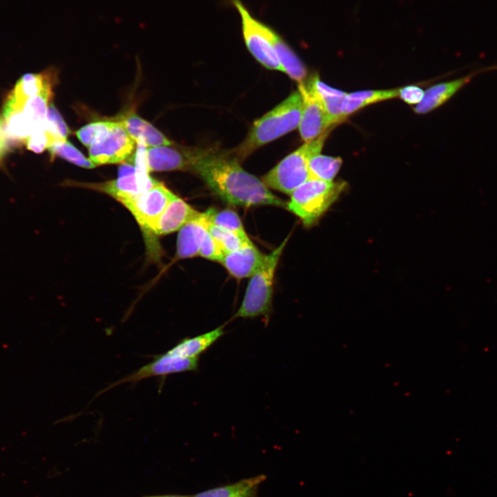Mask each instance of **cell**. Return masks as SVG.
Returning <instances> with one entry per match:
<instances>
[{
    "label": "cell",
    "instance_id": "obj_24",
    "mask_svg": "<svg viewBox=\"0 0 497 497\" xmlns=\"http://www.w3.org/2000/svg\"><path fill=\"white\" fill-rule=\"evenodd\" d=\"M399 88L369 90L347 93L342 104L343 120L357 110L372 104L398 97Z\"/></svg>",
    "mask_w": 497,
    "mask_h": 497
},
{
    "label": "cell",
    "instance_id": "obj_21",
    "mask_svg": "<svg viewBox=\"0 0 497 497\" xmlns=\"http://www.w3.org/2000/svg\"><path fill=\"white\" fill-rule=\"evenodd\" d=\"M199 216L186 223L179 230L176 253L179 259L199 255L201 244L206 231L199 221Z\"/></svg>",
    "mask_w": 497,
    "mask_h": 497
},
{
    "label": "cell",
    "instance_id": "obj_1",
    "mask_svg": "<svg viewBox=\"0 0 497 497\" xmlns=\"http://www.w3.org/2000/svg\"><path fill=\"white\" fill-rule=\"evenodd\" d=\"M190 170L197 173L220 198L233 205L251 206L284 202L238 161L213 150H193Z\"/></svg>",
    "mask_w": 497,
    "mask_h": 497
},
{
    "label": "cell",
    "instance_id": "obj_2",
    "mask_svg": "<svg viewBox=\"0 0 497 497\" xmlns=\"http://www.w3.org/2000/svg\"><path fill=\"white\" fill-rule=\"evenodd\" d=\"M303 100L298 90L253 124L246 139L237 150L243 159L259 147L299 126Z\"/></svg>",
    "mask_w": 497,
    "mask_h": 497
},
{
    "label": "cell",
    "instance_id": "obj_17",
    "mask_svg": "<svg viewBox=\"0 0 497 497\" xmlns=\"http://www.w3.org/2000/svg\"><path fill=\"white\" fill-rule=\"evenodd\" d=\"M44 79L45 72L28 73L21 77L6 101L2 118L21 112L26 102L40 92Z\"/></svg>",
    "mask_w": 497,
    "mask_h": 497
},
{
    "label": "cell",
    "instance_id": "obj_11",
    "mask_svg": "<svg viewBox=\"0 0 497 497\" xmlns=\"http://www.w3.org/2000/svg\"><path fill=\"white\" fill-rule=\"evenodd\" d=\"M159 182L149 173L137 170L134 173L103 183L82 184L81 186L109 195L120 203L130 200L153 188Z\"/></svg>",
    "mask_w": 497,
    "mask_h": 497
},
{
    "label": "cell",
    "instance_id": "obj_13",
    "mask_svg": "<svg viewBox=\"0 0 497 497\" xmlns=\"http://www.w3.org/2000/svg\"><path fill=\"white\" fill-rule=\"evenodd\" d=\"M199 214V212L175 195L166 209L146 232L157 235L169 234L179 231Z\"/></svg>",
    "mask_w": 497,
    "mask_h": 497
},
{
    "label": "cell",
    "instance_id": "obj_35",
    "mask_svg": "<svg viewBox=\"0 0 497 497\" xmlns=\"http://www.w3.org/2000/svg\"><path fill=\"white\" fill-rule=\"evenodd\" d=\"M144 497H190V496L168 494V495L148 496H144Z\"/></svg>",
    "mask_w": 497,
    "mask_h": 497
},
{
    "label": "cell",
    "instance_id": "obj_3",
    "mask_svg": "<svg viewBox=\"0 0 497 497\" xmlns=\"http://www.w3.org/2000/svg\"><path fill=\"white\" fill-rule=\"evenodd\" d=\"M331 130L327 129L313 141L304 143L290 153L262 179L269 188L291 195L298 187L310 179L308 164L310 157L320 153Z\"/></svg>",
    "mask_w": 497,
    "mask_h": 497
},
{
    "label": "cell",
    "instance_id": "obj_29",
    "mask_svg": "<svg viewBox=\"0 0 497 497\" xmlns=\"http://www.w3.org/2000/svg\"><path fill=\"white\" fill-rule=\"evenodd\" d=\"M43 126L51 137L54 144L66 141L68 135L70 133L68 126L52 102L48 106L46 120Z\"/></svg>",
    "mask_w": 497,
    "mask_h": 497
},
{
    "label": "cell",
    "instance_id": "obj_33",
    "mask_svg": "<svg viewBox=\"0 0 497 497\" xmlns=\"http://www.w3.org/2000/svg\"><path fill=\"white\" fill-rule=\"evenodd\" d=\"M424 92L419 86L409 85L399 88L398 97L409 105H417L421 101Z\"/></svg>",
    "mask_w": 497,
    "mask_h": 497
},
{
    "label": "cell",
    "instance_id": "obj_14",
    "mask_svg": "<svg viewBox=\"0 0 497 497\" xmlns=\"http://www.w3.org/2000/svg\"><path fill=\"white\" fill-rule=\"evenodd\" d=\"M171 146L148 147V172L190 170L193 150L176 149Z\"/></svg>",
    "mask_w": 497,
    "mask_h": 497
},
{
    "label": "cell",
    "instance_id": "obj_4",
    "mask_svg": "<svg viewBox=\"0 0 497 497\" xmlns=\"http://www.w3.org/2000/svg\"><path fill=\"white\" fill-rule=\"evenodd\" d=\"M288 237L271 253L266 255L262 266L251 277L243 301L235 318H253L269 316L272 306L275 270Z\"/></svg>",
    "mask_w": 497,
    "mask_h": 497
},
{
    "label": "cell",
    "instance_id": "obj_22",
    "mask_svg": "<svg viewBox=\"0 0 497 497\" xmlns=\"http://www.w3.org/2000/svg\"><path fill=\"white\" fill-rule=\"evenodd\" d=\"M223 327L193 338H185L167 351L170 354L186 358H199L223 335Z\"/></svg>",
    "mask_w": 497,
    "mask_h": 497
},
{
    "label": "cell",
    "instance_id": "obj_34",
    "mask_svg": "<svg viewBox=\"0 0 497 497\" xmlns=\"http://www.w3.org/2000/svg\"><path fill=\"white\" fill-rule=\"evenodd\" d=\"M7 150L6 137L0 136V161Z\"/></svg>",
    "mask_w": 497,
    "mask_h": 497
},
{
    "label": "cell",
    "instance_id": "obj_19",
    "mask_svg": "<svg viewBox=\"0 0 497 497\" xmlns=\"http://www.w3.org/2000/svg\"><path fill=\"white\" fill-rule=\"evenodd\" d=\"M120 121L136 144H143L147 148L173 144L155 126L135 113Z\"/></svg>",
    "mask_w": 497,
    "mask_h": 497
},
{
    "label": "cell",
    "instance_id": "obj_5",
    "mask_svg": "<svg viewBox=\"0 0 497 497\" xmlns=\"http://www.w3.org/2000/svg\"><path fill=\"white\" fill-rule=\"evenodd\" d=\"M344 182H333L309 179L291 194L288 208L306 226L314 224L345 188Z\"/></svg>",
    "mask_w": 497,
    "mask_h": 497
},
{
    "label": "cell",
    "instance_id": "obj_23",
    "mask_svg": "<svg viewBox=\"0 0 497 497\" xmlns=\"http://www.w3.org/2000/svg\"><path fill=\"white\" fill-rule=\"evenodd\" d=\"M266 478L264 474L210 489L190 497H258V488Z\"/></svg>",
    "mask_w": 497,
    "mask_h": 497
},
{
    "label": "cell",
    "instance_id": "obj_26",
    "mask_svg": "<svg viewBox=\"0 0 497 497\" xmlns=\"http://www.w3.org/2000/svg\"><path fill=\"white\" fill-rule=\"evenodd\" d=\"M199 220L218 244L224 254L253 244L251 242H247L244 241L238 235L230 231L213 224L206 219L203 213H200Z\"/></svg>",
    "mask_w": 497,
    "mask_h": 497
},
{
    "label": "cell",
    "instance_id": "obj_36",
    "mask_svg": "<svg viewBox=\"0 0 497 497\" xmlns=\"http://www.w3.org/2000/svg\"><path fill=\"white\" fill-rule=\"evenodd\" d=\"M3 119H2V117H0V136H4V135H5L4 132H3ZM5 136H6V135H5Z\"/></svg>",
    "mask_w": 497,
    "mask_h": 497
},
{
    "label": "cell",
    "instance_id": "obj_20",
    "mask_svg": "<svg viewBox=\"0 0 497 497\" xmlns=\"http://www.w3.org/2000/svg\"><path fill=\"white\" fill-rule=\"evenodd\" d=\"M309 84L324 108L329 125L333 126L342 122V104L347 92L329 86L318 75L313 76Z\"/></svg>",
    "mask_w": 497,
    "mask_h": 497
},
{
    "label": "cell",
    "instance_id": "obj_6",
    "mask_svg": "<svg viewBox=\"0 0 497 497\" xmlns=\"http://www.w3.org/2000/svg\"><path fill=\"white\" fill-rule=\"evenodd\" d=\"M228 1L240 14L243 38L251 54L265 68L284 72L266 35V24L255 19L241 0Z\"/></svg>",
    "mask_w": 497,
    "mask_h": 497
},
{
    "label": "cell",
    "instance_id": "obj_18",
    "mask_svg": "<svg viewBox=\"0 0 497 497\" xmlns=\"http://www.w3.org/2000/svg\"><path fill=\"white\" fill-rule=\"evenodd\" d=\"M265 32L276 52L284 72L298 83L303 82L306 75V69L300 58L273 28L266 25Z\"/></svg>",
    "mask_w": 497,
    "mask_h": 497
},
{
    "label": "cell",
    "instance_id": "obj_32",
    "mask_svg": "<svg viewBox=\"0 0 497 497\" xmlns=\"http://www.w3.org/2000/svg\"><path fill=\"white\" fill-rule=\"evenodd\" d=\"M199 255L218 262H220L224 255V253L207 230L201 244Z\"/></svg>",
    "mask_w": 497,
    "mask_h": 497
},
{
    "label": "cell",
    "instance_id": "obj_15",
    "mask_svg": "<svg viewBox=\"0 0 497 497\" xmlns=\"http://www.w3.org/2000/svg\"><path fill=\"white\" fill-rule=\"evenodd\" d=\"M266 256L251 244L225 253L220 262L231 275L241 279L251 277L262 266Z\"/></svg>",
    "mask_w": 497,
    "mask_h": 497
},
{
    "label": "cell",
    "instance_id": "obj_31",
    "mask_svg": "<svg viewBox=\"0 0 497 497\" xmlns=\"http://www.w3.org/2000/svg\"><path fill=\"white\" fill-rule=\"evenodd\" d=\"M43 124L26 139L27 148L36 153H41L53 145V142Z\"/></svg>",
    "mask_w": 497,
    "mask_h": 497
},
{
    "label": "cell",
    "instance_id": "obj_28",
    "mask_svg": "<svg viewBox=\"0 0 497 497\" xmlns=\"http://www.w3.org/2000/svg\"><path fill=\"white\" fill-rule=\"evenodd\" d=\"M118 121H102L86 124L76 131L79 141L86 147L104 140Z\"/></svg>",
    "mask_w": 497,
    "mask_h": 497
},
{
    "label": "cell",
    "instance_id": "obj_8",
    "mask_svg": "<svg viewBox=\"0 0 497 497\" xmlns=\"http://www.w3.org/2000/svg\"><path fill=\"white\" fill-rule=\"evenodd\" d=\"M136 147L119 121L104 140L88 147L89 158L97 166L124 163L135 153Z\"/></svg>",
    "mask_w": 497,
    "mask_h": 497
},
{
    "label": "cell",
    "instance_id": "obj_12",
    "mask_svg": "<svg viewBox=\"0 0 497 497\" xmlns=\"http://www.w3.org/2000/svg\"><path fill=\"white\" fill-rule=\"evenodd\" d=\"M496 68V67H490L478 69L460 78L431 86L425 90L421 101L416 106L413 110L418 114H425L433 110L450 99L468 84L474 77L481 72Z\"/></svg>",
    "mask_w": 497,
    "mask_h": 497
},
{
    "label": "cell",
    "instance_id": "obj_10",
    "mask_svg": "<svg viewBox=\"0 0 497 497\" xmlns=\"http://www.w3.org/2000/svg\"><path fill=\"white\" fill-rule=\"evenodd\" d=\"M298 90L303 100L302 112L298 127L302 140L304 143H307L316 139L327 129L333 126L329 125L324 108L309 82L299 83Z\"/></svg>",
    "mask_w": 497,
    "mask_h": 497
},
{
    "label": "cell",
    "instance_id": "obj_16",
    "mask_svg": "<svg viewBox=\"0 0 497 497\" xmlns=\"http://www.w3.org/2000/svg\"><path fill=\"white\" fill-rule=\"evenodd\" d=\"M52 80L50 72H45L43 87L40 92L25 104L17 113L21 121L29 130L30 135L45 121L52 92Z\"/></svg>",
    "mask_w": 497,
    "mask_h": 497
},
{
    "label": "cell",
    "instance_id": "obj_7",
    "mask_svg": "<svg viewBox=\"0 0 497 497\" xmlns=\"http://www.w3.org/2000/svg\"><path fill=\"white\" fill-rule=\"evenodd\" d=\"M199 358H186L168 353L167 351L156 355L149 363L132 373L112 382L100 391L95 397L125 383H135L152 377H163L198 369Z\"/></svg>",
    "mask_w": 497,
    "mask_h": 497
},
{
    "label": "cell",
    "instance_id": "obj_30",
    "mask_svg": "<svg viewBox=\"0 0 497 497\" xmlns=\"http://www.w3.org/2000/svg\"><path fill=\"white\" fill-rule=\"evenodd\" d=\"M48 149L52 157H61L76 166L86 168H93L97 166L68 140L55 144Z\"/></svg>",
    "mask_w": 497,
    "mask_h": 497
},
{
    "label": "cell",
    "instance_id": "obj_27",
    "mask_svg": "<svg viewBox=\"0 0 497 497\" xmlns=\"http://www.w3.org/2000/svg\"><path fill=\"white\" fill-rule=\"evenodd\" d=\"M203 213L206 219L213 224L234 233L245 242H251L244 230L240 218L233 211L229 209L217 211L210 208Z\"/></svg>",
    "mask_w": 497,
    "mask_h": 497
},
{
    "label": "cell",
    "instance_id": "obj_9",
    "mask_svg": "<svg viewBox=\"0 0 497 497\" xmlns=\"http://www.w3.org/2000/svg\"><path fill=\"white\" fill-rule=\"evenodd\" d=\"M175 196L162 183L122 203L146 232Z\"/></svg>",
    "mask_w": 497,
    "mask_h": 497
},
{
    "label": "cell",
    "instance_id": "obj_25",
    "mask_svg": "<svg viewBox=\"0 0 497 497\" xmlns=\"http://www.w3.org/2000/svg\"><path fill=\"white\" fill-rule=\"evenodd\" d=\"M342 164V159L339 157L317 153L309 160L310 179L331 182L338 173Z\"/></svg>",
    "mask_w": 497,
    "mask_h": 497
}]
</instances>
